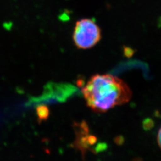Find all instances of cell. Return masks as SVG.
<instances>
[{"mask_svg":"<svg viewBox=\"0 0 161 161\" xmlns=\"http://www.w3.org/2000/svg\"><path fill=\"white\" fill-rule=\"evenodd\" d=\"M102 38V31L91 19H82L75 23L72 39L78 49L87 50L97 45Z\"/></svg>","mask_w":161,"mask_h":161,"instance_id":"7a4b0ae2","label":"cell"},{"mask_svg":"<svg viewBox=\"0 0 161 161\" xmlns=\"http://www.w3.org/2000/svg\"><path fill=\"white\" fill-rule=\"evenodd\" d=\"M115 142L118 144H121L124 142V138L122 137H118L116 138L115 140Z\"/></svg>","mask_w":161,"mask_h":161,"instance_id":"5b68a950","label":"cell"},{"mask_svg":"<svg viewBox=\"0 0 161 161\" xmlns=\"http://www.w3.org/2000/svg\"><path fill=\"white\" fill-rule=\"evenodd\" d=\"M81 92L87 106L97 113L127 103L132 97V91L127 84L110 74L93 75Z\"/></svg>","mask_w":161,"mask_h":161,"instance_id":"6da1fadb","label":"cell"},{"mask_svg":"<svg viewBox=\"0 0 161 161\" xmlns=\"http://www.w3.org/2000/svg\"><path fill=\"white\" fill-rule=\"evenodd\" d=\"M154 126V122L150 118H146L143 122V129L146 131H149Z\"/></svg>","mask_w":161,"mask_h":161,"instance_id":"3957f363","label":"cell"},{"mask_svg":"<svg viewBox=\"0 0 161 161\" xmlns=\"http://www.w3.org/2000/svg\"><path fill=\"white\" fill-rule=\"evenodd\" d=\"M132 161H143V160L141 159H140V158H136V159H134Z\"/></svg>","mask_w":161,"mask_h":161,"instance_id":"8992f818","label":"cell"},{"mask_svg":"<svg viewBox=\"0 0 161 161\" xmlns=\"http://www.w3.org/2000/svg\"><path fill=\"white\" fill-rule=\"evenodd\" d=\"M157 140H158V143L159 146L160 147V148L161 149V128L159 129V132L158 134V136H157Z\"/></svg>","mask_w":161,"mask_h":161,"instance_id":"277c9868","label":"cell"}]
</instances>
